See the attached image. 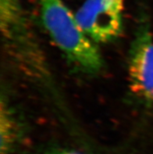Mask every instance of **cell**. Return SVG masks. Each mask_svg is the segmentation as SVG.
I'll return each instance as SVG.
<instances>
[{
    "label": "cell",
    "mask_w": 153,
    "mask_h": 154,
    "mask_svg": "<svg viewBox=\"0 0 153 154\" xmlns=\"http://www.w3.org/2000/svg\"><path fill=\"white\" fill-rule=\"evenodd\" d=\"M128 81L130 91L136 97L153 105V35L145 14L131 43Z\"/></svg>",
    "instance_id": "2"
},
{
    "label": "cell",
    "mask_w": 153,
    "mask_h": 154,
    "mask_svg": "<svg viewBox=\"0 0 153 154\" xmlns=\"http://www.w3.org/2000/svg\"><path fill=\"white\" fill-rule=\"evenodd\" d=\"M43 25L52 42L80 71L97 74L104 67L99 48L63 0H38Z\"/></svg>",
    "instance_id": "1"
},
{
    "label": "cell",
    "mask_w": 153,
    "mask_h": 154,
    "mask_svg": "<svg viewBox=\"0 0 153 154\" xmlns=\"http://www.w3.org/2000/svg\"><path fill=\"white\" fill-rule=\"evenodd\" d=\"M124 0H86L75 17L86 35L95 43H108L123 30Z\"/></svg>",
    "instance_id": "3"
},
{
    "label": "cell",
    "mask_w": 153,
    "mask_h": 154,
    "mask_svg": "<svg viewBox=\"0 0 153 154\" xmlns=\"http://www.w3.org/2000/svg\"><path fill=\"white\" fill-rule=\"evenodd\" d=\"M20 136V126L17 117L2 97L0 113V149L1 154H11L17 144Z\"/></svg>",
    "instance_id": "4"
},
{
    "label": "cell",
    "mask_w": 153,
    "mask_h": 154,
    "mask_svg": "<svg viewBox=\"0 0 153 154\" xmlns=\"http://www.w3.org/2000/svg\"><path fill=\"white\" fill-rule=\"evenodd\" d=\"M40 154H82L72 149L63 148V147H55L46 149Z\"/></svg>",
    "instance_id": "5"
}]
</instances>
